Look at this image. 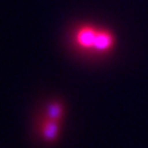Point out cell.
<instances>
[{
  "instance_id": "1",
  "label": "cell",
  "mask_w": 148,
  "mask_h": 148,
  "mask_svg": "<svg viewBox=\"0 0 148 148\" xmlns=\"http://www.w3.org/2000/svg\"><path fill=\"white\" fill-rule=\"evenodd\" d=\"M99 27H95L94 25L90 23H84L81 25L73 35V42L77 46V48L81 51H87V52H94V44H95V38Z\"/></svg>"
},
{
  "instance_id": "4",
  "label": "cell",
  "mask_w": 148,
  "mask_h": 148,
  "mask_svg": "<svg viewBox=\"0 0 148 148\" xmlns=\"http://www.w3.org/2000/svg\"><path fill=\"white\" fill-rule=\"evenodd\" d=\"M46 118L55 121H61L64 117V105L61 101H51L46 108Z\"/></svg>"
},
{
  "instance_id": "3",
  "label": "cell",
  "mask_w": 148,
  "mask_h": 148,
  "mask_svg": "<svg viewBox=\"0 0 148 148\" xmlns=\"http://www.w3.org/2000/svg\"><path fill=\"white\" fill-rule=\"evenodd\" d=\"M39 131L46 142H55L60 134V121L44 118L39 125Z\"/></svg>"
},
{
  "instance_id": "2",
  "label": "cell",
  "mask_w": 148,
  "mask_h": 148,
  "mask_svg": "<svg viewBox=\"0 0 148 148\" xmlns=\"http://www.w3.org/2000/svg\"><path fill=\"white\" fill-rule=\"evenodd\" d=\"M116 43V38L113 35L112 31L107 30V29H99L95 38V44H94V52L95 53H108L112 51Z\"/></svg>"
}]
</instances>
